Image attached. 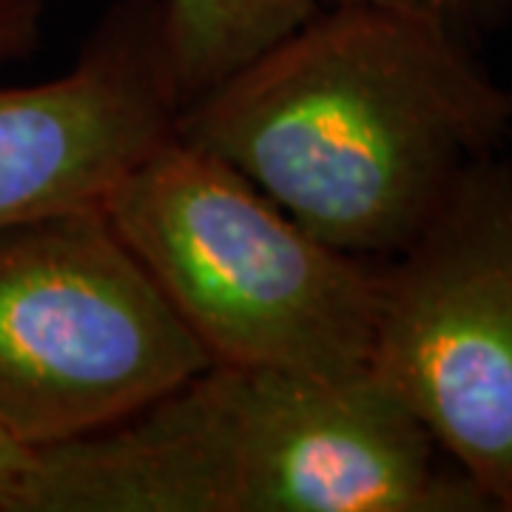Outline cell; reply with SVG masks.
Masks as SVG:
<instances>
[{
  "mask_svg": "<svg viewBox=\"0 0 512 512\" xmlns=\"http://www.w3.org/2000/svg\"><path fill=\"white\" fill-rule=\"evenodd\" d=\"M174 131L313 237L370 259L419 237L512 120L453 26L328 3L183 106Z\"/></svg>",
  "mask_w": 512,
  "mask_h": 512,
  "instance_id": "cell-1",
  "label": "cell"
},
{
  "mask_svg": "<svg viewBox=\"0 0 512 512\" xmlns=\"http://www.w3.org/2000/svg\"><path fill=\"white\" fill-rule=\"evenodd\" d=\"M20 512H493L370 370L208 362L97 433L37 447Z\"/></svg>",
  "mask_w": 512,
  "mask_h": 512,
  "instance_id": "cell-2",
  "label": "cell"
},
{
  "mask_svg": "<svg viewBox=\"0 0 512 512\" xmlns=\"http://www.w3.org/2000/svg\"><path fill=\"white\" fill-rule=\"evenodd\" d=\"M103 211L208 362L322 379L370 370L379 268L313 237L177 131Z\"/></svg>",
  "mask_w": 512,
  "mask_h": 512,
  "instance_id": "cell-3",
  "label": "cell"
},
{
  "mask_svg": "<svg viewBox=\"0 0 512 512\" xmlns=\"http://www.w3.org/2000/svg\"><path fill=\"white\" fill-rule=\"evenodd\" d=\"M205 365L103 208L0 228V424L23 444L97 433Z\"/></svg>",
  "mask_w": 512,
  "mask_h": 512,
  "instance_id": "cell-4",
  "label": "cell"
},
{
  "mask_svg": "<svg viewBox=\"0 0 512 512\" xmlns=\"http://www.w3.org/2000/svg\"><path fill=\"white\" fill-rule=\"evenodd\" d=\"M370 373L512 512V163L473 165L379 271Z\"/></svg>",
  "mask_w": 512,
  "mask_h": 512,
  "instance_id": "cell-5",
  "label": "cell"
},
{
  "mask_svg": "<svg viewBox=\"0 0 512 512\" xmlns=\"http://www.w3.org/2000/svg\"><path fill=\"white\" fill-rule=\"evenodd\" d=\"M180 111L163 3L114 0L66 72L0 83V228L103 208Z\"/></svg>",
  "mask_w": 512,
  "mask_h": 512,
  "instance_id": "cell-6",
  "label": "cell"
},
{
  "mask_svg": "<svg viewBox=\"0 0 512 512\" xmlns=\"http://www.w3.org/2000/svg\"><path fill=\"white\" fill-rule=\"evenodd\" d=\"M183 106L319 9V0H160Z\"/></svg>",
  "mask_w": 512,
  "mask_h": 512,
  "instance_id": "cell-7",
  "label": "cell"
},
{
  "mask_svg": "<svg viewBox=\"0 0 512 512\" xmlns=\"http://www.w3.org/2000/svg\"><path fill=\"white\" fill-rule=\"evenodd\" d=\"M43 0H0V69L29 60L43 43Z\"/></svg>",
  "mask_w": 512,
  "mask_h": 512,
  "instance_id": "cell-8",
  "label": "cell"
},
{
  "mask_svg": "<svg viewBox=\"0 0 512 512\" xmlns=\"http://www.w3.org/2000/svg\"><path fill=\"white\" fill-rule=\"evenodd\" d=\"M37 450L0 424V512H20L23 490L35 470Z\"/></svg>",
  "mask_w": 512,
  "mask_h": 512,
  "instance_id": "cell-9",
  "label": "cell"
},
{
  "mask_svg": "<svg viewBox=\"0 0 512 512\" xmlns=\"http://www.w3.org/2000/svg\"><path fill=\"white\" fill-rule=\"evenodd\" d=\"M328 3H362V6H384V9L413 12V15L441 20L464 37H467V29L473 26V15H476L478 6V0H328Z\"/></svg>",
  "mask_w": 512,
  "mask_h": 512,
  "instance_id": "cell-10",
  "label": "cell"
},
{
  "mask_svg": "<svg viewBox=\"0 0 512 512\" xmlns=\"http://www.w3.org/2000/svg\"><path fill=\"white\" fill-rule=\"evenodd\" d=\"M507 103H510V120H512V89H507Z\"/></svg>",
  "mask_w": 512,
  "mask_h": 512,
  "instance_id": "cell-11",
  "label": "cell"
},
{
  "mask_svg": "<svg viewBox=\"0 0 512 512\" xmlns=\"http://www.w3.org/2000/svg\"><path fill=\"white\" fill-rule=\"evenodd\" d=\"M481 3V0H478ZM495 3H504V6H512V0H495Z\"/></svg>",
  "mask_w": 512,
  "mask_h": 512,
  "instance_id": "cell-12",
  "label": "cell"
}]
</instances>
